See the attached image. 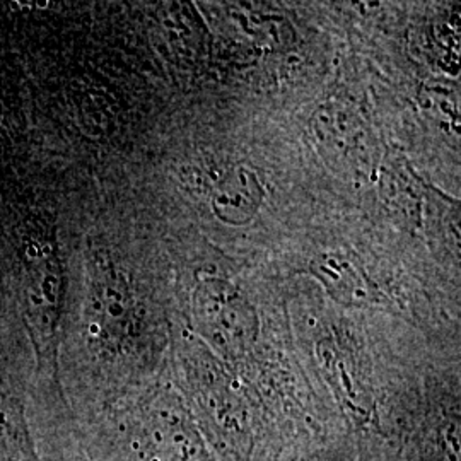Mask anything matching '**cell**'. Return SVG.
I'll return each mask as SVG.
<instances>
[{
    "label": "cell",
    "mask_w": 461,
    "mask_h": 461,
    "mask_svg": "<svg viewBox=\"0 0 461 461\" xmlns=\"http://www.w3.org/2000/svg\"><path fill=\"white\" fill-rule=\"evenodd\" d=\"M173 383L219 461H280L299 445L262 396L207 347L190 340Z\"/></svg>",
    "instance_id": "cell-1"
},
{
    "label": "cell",
    "mask_w": 461,
    "mask_h": 461,
    "mask_svg": "<svg viewBox=\"0 0 461 461\" xmlns=\"http://www.w3.org/2000/svg\"><path fill=\"white\" fill-rule=\"evenodd\" d=\"M87 461H219L173 379H159L76 428Z\"/></svg>",
    "instance_id": "cell-2"
},
{
    "label": "cell",
    "mask_w": 461,
    "mask_h": 461,
    "mask_svg": "<svg viewBox=\"0 0 461 461\" xmlns=\"http://www.w3.org/2000/svg\"><path fill=\"white\" fill-rule=\"evenodd\" d=\"M265 198L264 180L255 166H232L219 180L211 195L215 219L228 226H247L258 214Z\"/></svg>",
    "instance_id": "cell-3"
},
{
    "label": "cell",
    "mask_w": 461,
    "mask_h": 461,
    "mask_svg": "<svg viewBox=\"0 0 461 461\" xmlns=\"http://www.w3.org/2000/svg\"><path fill=\"white\" fill-rule=\"evenodd\" d=\"M312 272L330 297L346 308L364 310L379 301L378 291L363 270L337 253L318 257L312 264Z\"/></svg>",
    "instance_id": "cell-4"
},
{
    "label": "cell",
    "mask_w": 461,
    "mask_h": 461,
    "mask_svg": "<svg viewBox=\"0 0 461 461\" xmlns=\"http://www.w3.org/2000/svg\"><path fill=\"white\" fill-rule=\"evenodd\" d=\"M0 461H43L24 398L9 400L0 411Z\"/></svg>",
    "instance_id": "cell-5"
},
{
    "label": "cell",
    "mask_w": 461,
    "mask_h": 461,
    "mask_svg": "<svg viewBox=\"0 0 461 461\" xmlns=\"http://www.w3.org/2000/svg\"><path fill=\"white\" fill-rule=\"evenodd\" d=\"M280 461H359V458L344 432H329L291 447Z\"/></svg>",
    "instance_id": "cell-6"
}]
</instances>
